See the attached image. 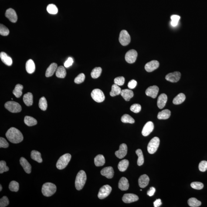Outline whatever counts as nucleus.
Returning <instances> with one entry per match:
<instances>
[{"label":"nucleus","mask_w":207,"mask_h":207,"mask_svg":"<svg viewBox=\"0 0 207 207\" xmlns=\"http://www.w3.org/2000/svg\"><path fill=\"white\" fill-rule=\"evenodd\" d=\"M5 135L8 140L13 144H18L22 142L24 139L22 133L15 127L10 128L7 132Z\"/></svg>","instance_id":"f257e3e1"},{"label":"nucleus","mask_w":207,"mask_h":207,"mask_svg":"<svg viewBox=\"0 0 207 207\" xmlns=\"http://www.w3.org/2000/svg\"><path fill=\"white\" fill-rule=\"evenodd\" d=\"M86 179L87 177L85 171L83 170L79 171L75 180V185L76 189L79 191L83 189L85 184Z\"/></svg>","instance_id":"f03ea898"},{"label":"nucleus","mask_w":207,"mask_h":207,"mask_svg":"<svg viewBox=\"0 0 207 207\" xmlns=\"http://www.w3.org/2000/svg\"><path fill=\"white\" fill-rule=\"evenodd\" d=\"M56 191V186L52 183H45L42 186V194L45 196H52L55 193Z\"/></svg>","instance_id":"7ed1b4c3"},{"label":"nucleus","mask_w":207,"mask_h":207,"mask_svg":"<svg viewBox=\"0 0 207 207\" xmlns=\"http://www.w3.org/2000/svg\"><path fill=\"white\" fill-rule=\"evenodd\" d=\"M72 156L69 154H66L62 156L56 163V168L60 170L66 168Z\"/></svg>","instance_id":"20e7f679"},{"label":"nucleus","mask_w":207,"mask_h":207,"mask_svg":"<svg viewBox=\"0 0 207 207\" xmlns=\"http://www.w3.org/2000/svg\"><path fill=\"white\" fill-rule=\"evenodd\" d=\"M160 142V139L158 137H154L151 139L147 146L148 152L151 154H154L158 149Z\"/></svg>","instance_id":"39448f33"},{"label":"nucleus","mask_w":207,"mask_h":207,"mask_svg":"<svg viewBox=\"0 0 207 207\" xmlns=\"http://www.w3.org/2000/svg\"><path fill=\"white\" fill-rule=\"evenodd\" d=\"M5 107L8 111L12 113H19L22 110V107L19 104L15 101L7 102L5 104Z\"/></svg>","instance_id":"423d86ee"},{"label":"nucleus","mask_w":207,"mask_h":207,"mask_svg":"<svg viewBox=\"0 0 207 207\" xmlns=\"http://www.w3.org/2000/svg\"><path fill=\"white\" fill-rule=\"evenodd\" d=\"M91 96L93 100L97 103L103 102L105 98L103 92L98 89H94L91 93Z\"/></svg>","instance_id":"0eeeda50"},{"label":"nucleus","mask_w":207,"mask_h":207,"mask_svg":"<svg viewBox=\"0 0 207 207\" xmlns=\"http://www.w3.org/2000/svg\"><path fill=\"white\" fill-rule=\"evenodd\" d=\"M119 41L123 46H127L130 42V37L126 30H123L120 32Z\"/></svg>","instance_id":"6e6552de"},{"label":"nucleus","mask_w":207,"mask_h":207,"mask_svg":"<svg viewBox=\"0 0 207 207\" xmlns=\"http://www.w3.org/2000/svg\"><path fill=\"white\" fill-rule=\"evenodd\" d=\"M111 191L112 188L110 185H104L100 188L98 197L100 199H104L110 195Z\"/></svg>","instance_id":"1a4fd4ad"},{"label":"nucleus","mask_w":207,"mask_h":207,"mask_svg":"<svg viewBox=\"0 0 207 207\" xmlns=\"http://www.w3.org/2000/svg\"><path fill=\"white\" fill-rule=\"evenodd\" d=\"M137 51L134 49H131L129 50L126 53L125 55V59L129 63H134L135 62L137 57Z\"/></svg>","instance_id":"9d476101"},{"label":"nucleus","mask_w":207,"mask_h":207,"mask_svg":"<svg viewBox=\"0 0 207 207\" xmlns=\"http://www.w3.org/2000/svg\"><path fill=\"white\" fill-rule=\"evenodd\" d=\"M181 73L176 72L168 74L165 76V79L168 81L172 83H176L179 81L181 78Z\"/></svg>","instance_id":"9b49d317"},{"label":"nucleus","mask_w":207,"mask_h":207,"mask_svg":"<svg viewBox=\"0 0 207 207\" xmlns=\"http://www.w3.org/2000/svg\"><path fill=\"white\" fill-rule=\"evenodd\" d=\"M5 16L11 22L15 23L18 21V15L14 10L12 8H8L6 11Z\"/></svg>","instance_id":"f8f14e48"},{"label":"nucleus","mask_w":207,"mask_h":207,"mask_svg":"<svg viewBox=\"0 0 207 207\" xmlns=\"http://www.w3.org/2000/svg\"><path fill=\"white\" fill-rule=\"evenodd\" d=\"M127 152V145L126 144H123L120 145L119 149L116 151L115 155L117 158L122 159L126 156Z\"/></svg>","instance_id":"ddd939ff"},{"label":"nucleus","mask_w":207,"mask_h":207,"mask_svg":"<svg viewBox=\"0 0 207 207\" xmlns=\"http://www.w3.org/2000/svg\"><path fill=\"white\" fill-rule=\"evenodd\" d=\"M159 91V88L157 86H150L146 89L145 94L146 95L150 96L153 98L157 97Z\"/></svg>","instance_id":"4468645a"},{"label":"nucleus","mask_w":207,"mask_h":207,"mask_svg":"<svg viewBox=\"0 0 207 207\" xmlns=\"http://www.w3.org/2000/svg\"><path fill=\"white\" fill-rule=\"evenodd\" d=\"M123 202L126 203H130L138 201L139 197L134 194H126L122 198Z\"/></svg>","instance_id":"2eb2a0df"},{"label":"nucleus","mask_w":207,"mask_h":207,"mask_svg":"<svg viewBox=\"0 0 207 207\" xmlns=\"http://www.w3.org/2000/svg\"><path fill=\"white\" fill-rule=\"evenodd\" d=\"M154 129V125L152 122L149 121L145 125L142 130V135L147 136L149 135L153 131Z\"/></svg>","instance_id":"dca6fc26"},{"label":"nucleus","mask_w":207,"mask_h":207,"mask_svg":"<svg viewBox=\"0 0 207 207\" xmlns=\"http://www.w3.org/2000/svg\"><path fill=\"white\" fill-rule=\"evenodd\" d=\"M159 63L157 60H153L148 62L145 65V68L147 72H151L158 68Z\"/></svg>","instance_id":"f3484780"},{"label":"nucleus","mask_w":207,"mask_h":207,"mask_svg":"<svg viewBox=\"0 0 207 207\" xmlns=\"http://www.w3.org/2000/svg\"><path fill=\"white\" fill-rule=\"evenodd\" d=\"M100 173L103 176L110 179L113 178L114 175V171L111 167H106L101 170Z\"/></svg>","instance_id":"a211bd4d"},{"label":"nucleus","mask_w":207,"mask_h":207,"mask_svg":"<svg viewBox=\"0 0 207 207\" xmlns=\"http://www.w3.org/2000/svg\"><path fill=\"white\" fill-rule=\"evenodd\" d=\"M20 162L25 172L28 174H30L32 170V167L26 159L24 157H21L20 160Z\"/></svg>","instance_id":"6ab92c4d"},{"label":"nucleus","mask_w":207,"mask_h":207,"mask_svg":"<svg viewBox=\"0 0 207 207\" xmlns=\"http://www.w3.org/2000/svg\"><path fill=\"white\" fill-rule=\"evenodd\" d=\"M167 101V96L165 94H161L157 100V106L159 108L162 109L165 106Z\"/></svg>","instance_id":"aec40b11"},{"label":"nucleus","mask_w":207,"mask_h":207,"mask_svg":"<svg viewBox=\"0 0 207 207\" xmlns=\"http://www.w3.org/2000/svg\"><path fill=\"white\" fill-rule=\"evenodd\" d=\"M122 97L127 101H129L130 99L134 96V93L132 91L129 89H123L120 93Z\"/></svg>","instance_id":"412c9836"},{"label":"nucleus","mask_w":207,"mask_h":207,"mask_svg":"<svg viewBox=\"0 0 207 207\" xmlns=\"http://www.w3.org/2000/svg\"><path fill=\"white\" fill-rule=\"evenodd\" d=\"M129 186L128 180L125 177H122L119 182V188L122 191H126L128 189Z\"/></svg>","instance_id":"4be33fe9"},{"label":"nucleus","mask_w":207,"mask_h":207,"mask_svg":"<svg viewBox=\"0 0 207 207\" xmlns=\"http://www.w3.org/2000/svg\"><path fill=\"white\" fill-rule=\"evenodd\" d=\"M150 179L146 175H143L140 177L139 179V186L141 188H145L148 185Z\"/></svg>","instance_id":"5701e85b"},{"label":"nucleus","mask_w":207,"mask_h":207,"mask_svg":"<svg viewBox=\"0 0 207 207\" xmlns=\"http://www.w3.org/2000/svg\"><path fill=\"white\" fill-rule=\"evenodd\" d=\"M57 68V64L54 63L51 64L46 69L45 76L46 77H49L53 76Z\"/></svg>","instance_id":"b1692460"},{"label":"nucleus","mask_w":207,"mask_h":207,"mask_svg":"<svg viewBox=\"0 0 207 207\" xmlns=\"http://www.w3.org/2000/svg\"><path fill=\"white\" fill-rule=\"evenodd\" d=\"M0 58L1 60L5 64L8 66H11L12 65V59L5 52H1L0 53Z\"/></svg>","instance_id":"393cba45"},{"label":"nucleus","mask_w":207,"mask_h":207,"mask_svg":"<svg viewBox=\"0 0 207 207\" xmlns=\"http://www.w3.org/2000/svg\"><path fill=\"white\" fill-rule=\"evenodd\" d=\"M23 101L25 104L27 106L32 105L33 103V96L32 93H28L24 95Z\"/></svg>","instance_id":"a878e982"},{"label":"nucleus","mask_w":207,"mask_h":207,"mask_svg":"<svg viewBox=\"0 0 207 207\" xmlns=\"http://www.w3.org/2000/svg\"><path fill=\"white\" fill-rule=\"evenodd\" d=\"M25 67L27 72L28 73L32 74L34 73L35 69L34 62L32 59H29L26 62Z\"/></svg>","instance_id":"bb28decb"},{"label":"nucleus","mask_w":207,"mask_h":207,"mask_svg":"<svg viewBox=\"0 0 207 207\" xmlns=\"http://www.w3.org/2000/svg\"><path fill=\"white\" fill-rule=\"evenodd\" d=\"M171 116V111L168 110H164L159 112L157 116L159 119H167Z\"/></svg>","instance_id":"cd10ccee"},{"label":"nucleus","mask_w":207,"mask_h":207,"mask_svg":"<svg viewBox=\"0 0 207 207\" xmlns=\"http://www.w3.org/2000/svg\"><path fill=\"white\" fill-rule=\"evenodd\" d=\"M105 163V159L102 154H98L94 158V164L96 167L102 166Z\"/></svg>","instance_id":"c85d7f7f"},{"label":"nucleus","mask_w":207,"mask_h":207,"mask_svg":"<svg viewBox=\"0 0 207 207\" xmlns=\"http://www.w3.org/2000/svg\"><path fill=\"white\" fill-rule=\"evenodd\" d=\"M31 157L34 161H36L39 163H42L43 161L40 153L36 150H32L31 151Z\"/></svg>","instance_id":"c756f323"},{"label":"nucleus","mask_w":207,"mask_h":207,"mask_svg":"<svg viewBox=\"0 0 207 207\" xmlns=\"http://www.w3.org/2000/svg\"><path fill=\"white\" fill-rule=\"evenodd\" d=\"M66 75V69L64 66H61L58 67L56 71V77L61 78H64Z\"/></svg>","instance_id":"7c9ffc66"},{"label":"nucleus","mask_w":207,"mask_h":207,"mask_svg":"<svg viewBox=\"0 0 207 207\" xmlns=\"http://www.w3.org/2000/svg\"><path fill=\"white\" fill-rule=\"evenodd\" d=\"M185 95L182 93H180L174 98V100H173V103L174 104H180L185 101Z\"/></svg>","instance_id":"2f4dec72"},{"label":"nucleus","mask_w":207,"mask_h":207,"mask_svg":"<svg viewBox=\"0 0 207 207\" xmlns=\"http://www.w3.org/2000/svg\"><path fill=\"white\" fill-rule=\"evenodd\" d=\"M121 91V88L119 86L114 84L112 86L111 91L110 93V95L112 97L119 95L120 94Z\"/></svg>","instance_id":"473e14b6"},{"label":"nucleus","mask_w":207,"mask_h":207,"mask_svg":"<svg viewBox=\"0 0 207 207\" xmlns=\"http://www.w3.org/2000/svg\"><path fill=\"white\" fill-rule=\"evenodd\" d=\"M24 121L25 124L28 126H34L37 124V120L33 117L30 116H25Z\"/></svg>","instance_id":"72a5a7b5"},{"label":"nucleus","mask_w":207,"mask_h":207,"mask_svg":"<svg viewBox=\"0 0 207 207\" xmlns=\"http://www.w3.org/2000/svg\"><path fill=\"white\" fill-rule=\"evenodd\" d=\"M129 165V161L127 160H123L119 163L118 168L119 171L124 172L127 169Z\"/></svg>","instance_id":"f704fd0d"},{"label":"nucleus","mask_w":207,"mask_h":207,"mask_svg":"<svg viewBox=\"0 0 207 207\" xmlns=\"http://www.w3.org/2000/svg\"><path fill=\"white\" fill-rule=\"evenodd\" d=\"M23 89V86L20 84H18L15 86V89L13 91V93L15 97L19 98L22 94V91Z\"/></svg>","instance_id":"c9c22d12"},{"label":"nucleus","mask_w":207,"mask_h":207,"mask_svg":"<svg viewBox=\"0 0 207 207\" xmlns=\"http://www.w3.org/2000/svg\"><path fill=\"white\" fill-rule=\"evenodd\" d=\"M136 154L138 156V158L137 160V164L139 166L142 165L144 163V157L142 151L141 149H139L136 151Z\"/></svg>","instance_id":"e433bc0d"},{"label":"nucleus","mask_w":207,"mask_h":207,"mask_svg":"<svg viewBox=\"0 0 207 207\" xmlns=\"http://www.w3.org/2000/svg\"><path fill=\"white\" fill-rule=\"evenodd\" d=\"M188 202L189 206L192 207H199L201 205L200 201L194 198H190L188 199Z\"/></svg>","instance_id":"4c0bfd02"},{"label":"nucleus","mask_w":207,"mask_h":207,"mask_svg":"<svg viewBox=\"0 0 207 207\" xmlns=\"http://www.w3.org/2000/svg\"><path fill=\"white\" fill-rule=\"evenodd\" d=\"M121 120L123 123H125L134 124L135 123L134 119L131 116H130L129 115L127 114H124L122 116Z\"/></svg>","instance_id":"58836bf2"},{"label":"nucleus","mask_w":207,"mask_h":207,"mask_svg":"<svg viewBox=\"0 0 207 207\" xmlns=\"http://www.w3.org/2000/svg\"><path fill=\"white\" fill-rule=\"evenodd\" d=\"M102 69L100 67H96L94 69L91 73V76L94 79L97 78L101 75Z\"/></svg>","instance_id":"ea45409f"},{"label":"nucleus","mask_w":207,"mask_h":207,"mask_svg":"<svg viewBox=\"0 0 207 207\" xmlns=\"http://www.w3.org/2000/svg\"><path fill=\"white\" fill-rule=\"evenodd\" d=\"M47 11L51 14H56L58 12L57 7L53 4H49L47 7Z\"/></svg>","instance_id":"a19ab883"},{"label":"nucleus","mask_w":207,"mask_h":207,"mask_svg":"<svg viewBox=\"0 0 207 207\" xmlns=\"http://www.w3.org/2000/svg\"><path fill=\"white\" fill-rule=\"evenodd\" d=\"M47 102L44 97H42L39 100V106L41 110L45 111L47 108Z\"/></svg>","instance_id":"79ce46f5"},{"label":"nucleus","mask_w":207,"mask_h":207,"mask_svg":"<svg viewBox=\"0 0 207 207\" xmlns=\"http://www.w3.org/2000/svg\"><path fill=\"white\" fill-rule=\"evenodd\" d=\"M19 183L17 181H12L10 183L9 185V189L11 191L13 192H18L19 190Z\"/></svg>","instance_id":"37998d69"},{"label":"nucleus","mask_w":207,"mask_h":207,"mask_svg":"<svg viewBox=\"0 0 207 207\" xmlns=\"http://www.w3.org/2000/svg\"><path fill=\"white\" fill-rule=\"evenodd\" d=\"M9 30L5 25L1 24L0 25V34L2 36H8L9 34Z\"/></svg>","instance_id":"c03bdc74"},{"label":"nucleus","mask_w":207,"mask_h":207,"mask_svg":"<svg viewBox=\"0 0 207 207\" xmlns=\"http://www.w3.org/2000/svg\"><path fill=\"white\" fill-rule=\"evenodd\" d=\"M9 170V168L6 165L5 161H0V174H3Z\"/></svg>","instance_id":"a18cd8bd"},{"label":"nucleus","mask_w":207,"mask_h":207,"mask_svg":"<svg viewBox=\"0 0 207 207\" xmlns=\"http://www.w3.org/2000/svg\"><path fill=\"white\" fill-rule=\"evenodd\" d=\"M171 25L173 27H176L178 25L180 17L178 15H174L171 17Z\"/></svg>","instance_id":"49530a36"},{"label":"nucleus","mask_w":207,"mask_h":207,"mask_svg":"<svg viewBox=\"0 0 207 207\" xmlns=\"http://www.w3.org/2000/svg\"><path fill=\"white\" fill-rule=\"evenodd\" d=\"M191 186L194 189L200 190L203 188V183L200 182H194L191 183Z\"/></svg>","instance_id":"de8ad7c7"},{"label":"nucleus","mask_w":207,"mask_h":207,"mask_svg":"<svg viewBox=\"0 0 207 207\" xmlns=\"http://www.w3.org/2000/svg\"><path fill=\"white\" fill-rule=\"evenodd\" d=\"M85 78V75L83 73H81L75 78L74 80L75 83L78 84L81 83L84 81Z\"/></svg>","instance_id":"09e8293b"},{"label":"nucleus","mask_w":207,"mask_h":207,"mask_svg":"<svg viewBox=\"0 0 207 207\" xmlns=\"http://www.w3.org/2000/svg\"><path fill=\"white\" fill-rule=\"evenodd\" d=\"M130 110L134 113H139L141 110V106L138 104H134L130 107Z\"/></svg>","instance_id":"8fccbe9b"},{"label":"nucleus","mask_w":207,"mask_h":207,"mask_svg":"<svg viewBox=\"0 0 207 207\" xmlns=\"http://www.w3.org/2000/svg\"><path fill=\"white\" fill-rule=\"evenodd\" d=\"M9 201L8 197L4 196L0 199V207H5L9 205Z\"/></svg>","instance_id":"3c124183"},{"label":"nucleus","mask_w":207,"mask_h":207,"mask_svg":"<svg viewBox=\"0 0 207 207\" xmlns=\"http://www.w3.org/2000/svg\"><path fill=\"white\" fill-rule=\"evenodd\" d=\"M125 81V78L123 76L116 78L114 80V83L119 86H123Z\"/></svg>","instance_id":"603ef678"},{"label":"nucleus","mask_w":207,"mask_h":207,"mask_svg":"<svg viewBox=\"0 0 207 207\" xmlns=\"http://www.w3.org/2000/svg\"><path fill=\"white\" fill-rule=\"evenodd\" d=\"M199 169L201 172L206 171L207 170V161H201L199 164Z\"/></svg>","instance_id":"864d4df0"},{"label":"nucleus","mask_w":207,"mask_h":207,"mask_svg":"<svg viewBox=\"0 0 207 207\" xmlns=\"http://www.w3.org/2000/svg\"><path fill=\"white\" fill-rule=\"evenodd\" d=\"M9 146V144L7 140L3 137L0 138V148H7Z\"/></svg>","instance_id":"5fc2aeb1"},{"label":"nucleus","mask_w":207,"mask_h":207,"mask_svg":"<svg viewBox=\"0 0 207 207\" xmlns=\"http://www.w3.org/2000/svg\"><path fill=\"white\" fill-rule=\"evenodd\" d=\"M137 85V82L134 79L130 81L128 84V87L130 89H133L135 88Z\"/></svg>","instance_id":"6e6d98bb"},{"label":"nucleus","mask_w":207,"mask_h":207,"mask_svg":"<svg viewBox=\"0 0 207 207\" xmlns=\"http://www.w3.org/2000/svg\"><path fill=\"white\" fill-rule=\"evenodd\" d=\"M73 63V59L71 57H69L67 60L64 63V66L66 68H68L69 66H71Z\"/></svg>","instance_id":"4d7b16f0"},{"label":"nucleus","mask_w":207,"mask_h":207,"mask_svg":"<svg viewBox=\"0 0 207 207\" xmlns=\"http://www.w3.org/2000/svg\"><path fill=\"white\" fill-rule=\"evenodd\" d=\"M156 191L155 188L154 187H152L150 188L149 190H148L147 193V195L149 196H152L154 195V193Z\"/></svg>","instance_id":"13d9d810"},{"label":"nucleus","mask_w":207,"mask_h":207,"mask_svg":"<svg viewBox=\"0 0 207 207\" xmlns=\"http://www.w3.org/2000/svg\"><path fill=\"white\" fill-rule=\"evenodd\" d=\"M154 207H158L162 205L161 200L160 199H157L154 201Z\"/></svg>","instance_id":"bf43d9fd"},{"label":"nucleus","mask_w":207,"mask_h":207,"mask_svg":"<svg viewBox=\"0 0 207 207\" xmlns=\"http://www.w3.org/2000/svg\"><path fill=\"white\" fill-rule=\"evenodd\" d=\"M2 185H0V191H2Z\"/></svg>","instance_id":"052dcab7"}]
</instances>
